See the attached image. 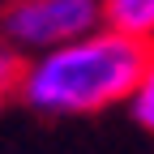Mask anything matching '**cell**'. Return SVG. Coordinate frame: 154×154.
Instances as JSON below:
<instances>
[{"mask_svg": "<svg viewBox=\"0 0 154 154\" xmlns=\"http://www.w3.org/2000/svg\"><path fill=\"white\" fill-rule=\"evenodd\" d=\"M146 60L150 43L116 26H99L73 43L26 56L17 99L34 116H99L128 103Z\"/></svg>", "mask_w": 154, "mask_h": 154, "instance_id": "6da1fadb", "label": "cell"}, {"mask_svg": "<svg viewBox=\"0 0 154 154\" xmlns=\"http://www.w3.org/2000/svg\"><path fill=\"white\" fill-rule=\"evenodd\" d=\"M107 26L103 0H9L0 9V34L22 51L38 56Z\"/></svg>", "mask_w": 154, "mask_h": 154, "instance_id": "7a4b0ae2", "label": "cell"}, {"mask_svg": "<svg viewBox=\"0 0 154 154\" xmlns=\"http://www.w3.org/2000/svg\"><path fill=\"white\" fill-rule=\"evenodd\" d=\"M103 17L107 26L154 47V0H103Z\"/></svg>", "mask_w": 154, "mask_h": 154, "instance_id": "3957f363", "label": "cell"}, {"mask_svg": "<svg viewBox=\"0 0 154 154\" xmlns=\"http://www.w3.org/2000/svg\"><path fill=\"white\" fill-rule=\"evenodd\" d=\"M128 111L146 133H154V47H150V60L137 77V86H133V94H128Z\"/></svg>", "mask_w": 154, "mask_h": 154, "instance_id": "277c9868", "label": "cell"}, {"mask_svg": "<svg viewBox=\"0 0 154 154\" xmlns=\"http://www.w3.org/2000/svg\"><path fill=\"white\" fill-rule=\"evenodd\" d=\"M22 69H26V56L0 34V103L17 94V86H22Z\"/></svg>", "mask_w": 154, "mask_h": 154, "instance_id": "5b68a950", "label": "cell"}, {"mask_svg": "<svg viewBox=\"0 0 154 154\" xmlns=\"http://www.w3.org/2000/svg\"><path fill=\"white\" fill-rule=\"evenodd\" d=\"M5 5H9V0H0V9H5Z\"/></svg>", "mask_w": 154, "mask_h": 154, "instance_id": "8992f818", "label": "cell"}]
</instances>
